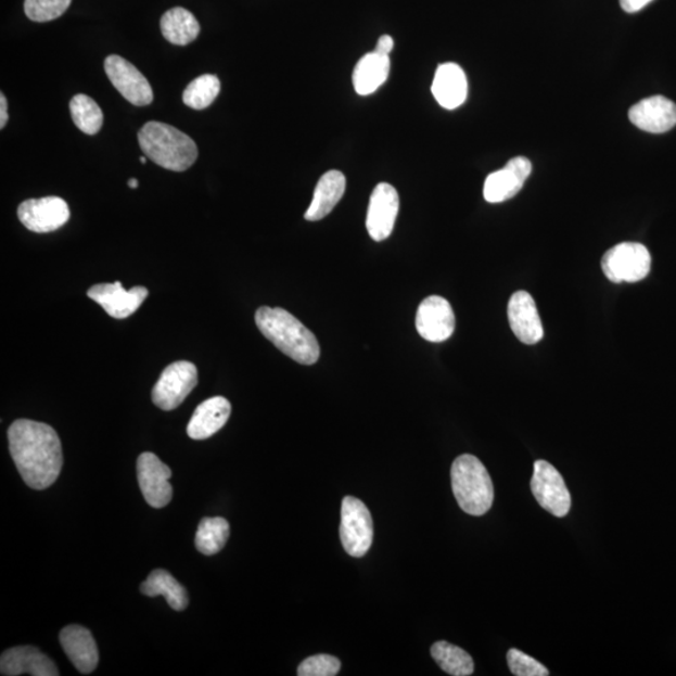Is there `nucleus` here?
<instances>
[{
  "label": "nucleus",
  "mask_w": 676,
  "mask_h": 676,
  "mask_svg": "<svg viewBox=\"0 0 676 676\" xmlns=\"http://www.w3.org/2000/svg\"><path fill=\"white\" fill-rule=\"evenodd\" d=\"M221 92V81L214 75H203L191 81L183 92V103L192 110L208 109Z\"/></svg>",
  "instance_id": "c85d7f7f"
},
{
  "label": "nucleus",
  "mask_w": 676,
  "mask_h": 676,
  "mask_svg": "<svg viewBox=\"0 0 676 676\" xmlns=\"http://www.w3.org/2000/svg\"><path fill=\"white\" fill-rule=\"evenodd\" d=\"M161 30L163 37L170 44L183 47L197 39L201 27L199 21L195 20V16L190 11L177 7L163 14Z\"/></svg>",
  "instance_id": "b1692460"
},
{
  "label": "nucleus",
  "mask_w": 676,
  "mask_h": 676,
  "mask_svg": "<svg viewBox=\"0 0 676 676\" xmlns=\"http://www.w3.org/2000/svg\"><path fill=\"white\" fill-rule=\"evenodd\" d=\"M87 295L102 306L113 319L124 320L132 316L149 296V290L137 286L125 290L120 282L94 284Z\"/></svg>",
  "instance_id": "f8f14e48"
},
{
  "label": "nucleus",
  "mask_w": 676,
  "mask_h": 676,
  "mask_svg": "<svg viewBox=\"0 0 676 676\" xmlns=\"http://www.w3.org/2000/svg\"><path fill=\"white\" fill-rule=\"evenodd\" d=\"M452 492L459 507L472 516L485 515L494 502V485L484 463L474 455H461L451 468Z\"/></svg>",
  "instance_id": "20e7f679"
},
{
  "label": "nucleus",
  "mask_w": 676,
  "mask_h": 676,
  "mask_svg": "<svg viewBox=\"0 0 676 676\" xmlns=\"http://www.w3.org/2000/svg\"><path fill=\"white\" fill-rule=\"evenodd\" d=\"M137 476L143 498L152 508L162 509L173 500L174 488L169 484L173 471L158 456L144 452L137 461Z\"/></svg>",
  "instance_id": "9b49d317"
},
{
  "label": "nucleus",
  "mask_w": 676,
  "mask_h": 676,
  "mask_svg": "<svg viewBox=\"0 0 676 676\" xmlns=\"http://www.w3.org/2000/svg\"><path fill=\"white\" fill-rule=\"evenodd\" d=\"M455 326V314L449 301L439 296L422 301L417 314V329L422 339L438 344L452 336Z\"/></svg>",
  "instance_id": "4468645a"
},
{
  "label": "nucleus",
  "mask_w": 676,
  "mask_h": 676,
  "mask_svg": "<svg viewBox=\"0 0 676 676\" xmlns=\"http://www.w3.org/2000/svg\"><path fill=\"white\" fill-rule=\"evenodd\" d=\"M0 673L5 676L29 674L33 676H59L51 658L35 647H16L4 651L0 658Z\"/></svg>",
  "instance_id": "a211bd4d"
},
{
  "label": "nucleus",
  "mask_w": 676,
  "mask_h": 676,
  "mask_svg": "<svg viewBox=\"0 0 676 676\" xmlns=\"http://www.w3.org/2000/svg\"><path fill=\"white\" fill-rule=\"evenodd\" d=\"M346 191V177L340 170H330L324 174L317 183L311 205H309L305 218L307 221H321L329 216L337 203L344 197Z\"/></svg>",
  "instance_id": "4be33fe9"
},
{
  "label": "nucleus",
  "mask_w": 676,
  "mask_h": 676,
  "mask_svg": "<svg viewBox=\"0 0 676 676\" xmlns=\"http://www.w3.org/2000/svg\"><path fill=\"white\" fill-rule=\"evenodd\" d=\"M393 49H394V39L386 35V36H382L379 39L378 46L377 48H374V52L390 55V53L393 52Z\"/></svg>",
  "instance_id": "72a5a7b5"
},
{
  "label": "nucleus",
  "mask_w": 676,
  "mask_h": 676,
  "mask_svg": "<svg viewBox=\"0 0 676 676\" xmlns=\"http://www.w3.org/2000/svg\"><path fill=\"white\" fill-rule=\"evenodd\" d=\"M230 537V524L224 518L202 519L197 534H195V548L203 556H215L225 548Z\"/></svg>",
  "instance_id": "bb28decb"
},
{
  "label": "nucleus",
  "mask_w": 676,
  "mask_h": 676,
  "mask_svg": "<svg viewBox=\"0 0 676 676\" xmlns=\"http://www.w3.org/2000/svg\"><path fill=\"white\" fill-rule=\"evenodd\" d=\"M104 71L111 84L122 97L136 107H144L153 102V89L150 81L132 63L112 54L104 61Z\"/></svg>",
  "instance_id": "1a4fd4ad"
},
{
  "label": "nucleus",
  "mask_w": 676,
  "mask_h": 676,
  "mask_svg": "<svg viewBox=\"0 0 676 676\" xmlns=\"http://www.w3.org/2000/svg\"><path fill=\"white\" fill-rule=\"evenodd\" d=\"M231 404L222 396L211 397L194 410L187 426V434L193 439H206L221 430L231 417Z\"/></svg>",
  "instance_id": "412c9836"
},
{
  "label": "nucleus",
  "mask_w": 676,
  "mask_h": 676,
  "mask_svg": "<svg viewBox=\"0 0 676 676\" xmlns=\"http://www.w3.org/2000/svg\"><path fill=\"white\" fill-rule=\"evenodd\" d=\"M508 664L511 673L516 676H548L550 674L547 666L518 649L509 650Z\"/></svg>",
  "instance_id": "2f4dec72"
},
{
  "label": "nucleus",
  "mask_w": 676,
  "mask_h": 676,
  "mask_svg": "<svg viewBox=\"0 0 676 676\" xmlns=\"http://www.w3.org/2000/svg\"><path fill=\"white\" fill-rule=\"evenodd\" d=\"M138 143L146 158L175 173H184L199 158L197 144L190 136L162 122H149L138 132Z\"/></svg>",
  "instance_id": "7ed1b4c3"
},
{
  "label": "nucleus",
  "mask_w": 676,
  "mask_h": 676,
  "mask_svg": "<svg viewBox=\"0 0 676 676\" xmlns=\"http://www.w3.org/2000/svg\"><path fill=\"white\" fill-rule=\"evenodd\" d=\"M508 317L512 332L523 344L535 345L543 340V322L531 293L518 291L511 296Z\"/></svg>",
  "instance_id": "dca6fc26"
},
{
  "label": "nucleus",
  "mask_w": 676,
  "mask_h": 676,
  "mask_svg": "<svg viewBox=\"0 0 676 676\" xmlns=\"http://www.w3.org/2000/svg\"><path fill=\"white\" fill-rule=\"evenodd\" d=\"M10 451L24 483L35 490H44L59 479L63 450L59 434L52 426L31 420H16L8 430Z\"/></svg>",
  "instance_id": "f257e3e1"
},
{
  "label": "nucleus",
  "mask_w": 676,
  "mask_h": 676,
  "mask_svg": "<svg viewBox=\"0 0 676 676\" xmlns=\"http://www.w3.org/2000/svg\"><path fill=\"white\" fill-rule=\"evenodd\" d=\"M69 110L73 122L81 132L88 136L100 132L104 120L103 112L91 97L86 94L73 97Z\"/></svg>",
  "instance_id": "cd10ccee"
},
{
  "label": "nucleus",
  "mask_w": 676,
  "mask_h": 676,
  "mask_svg": "<svg viewBox=\"0 0 676 676\" xmlns=\"http://www.w3.org/2000/svg\"><path fill=\"white\" fill-rule=\"evenodd\" d=\"M341 669V662L337 658L319 654L309 656L301 663L297 674L299 676H335Z\"/></svg>",
  "instance_id": "7c9ffc66"
},
{
  "label": "nucleus",
  "mask_w": 676,
  "mask_h": 676,
  "mask_svg": "<svg viewBox=\"0 0 676 676\" xmlns=\"http://www.w3.org/2000/svg\"><path fill=\"white\" fill-rule=\"evenodd\" d=\"M68 203L61 197L28 200L18 207L20 221L27 230L36 233H49L60 230L69 221Z\"/></svg>",
  "instance_id": "9d476101"
},
{
  "label": "nucleus",
  "mask_w": 676,
  "mask_h": 676,
  "mask_svg": "<svg viewBox=\"0 0 676 676\" xmlns=\"http://www.w3.org/2000/svg\"><path fill=\"white\" fill-rule=\"evenodd\" d=\"M601 267L608 279L614 283L639 282L650 272V252L641 243H618L602 257Z\"/></svg>",
  "instance_id": "39448f33"
},
{
  "label": "nucleus",
  "mask_w": 676,
  "mask_h": 676,
  "mask_svg": "<svg viewBox=\"0 0 676 676\" xmlns=\"http://www.w3.org/2000/svg\"><path fill=\"white\" fill-rule=\"evenodd\" d=\"M8 124V102L3 93H0V129H4Z\"/></svg>",
  "instance_id": "f704fd0d"
},
{
  "label": "nucleus",
  "mask_w": 676,
  "mask_h": 676,
  "mask_svg": "<svg viewBox=\"0 0 676 676\" xmlns=\"http://www.w3.org/2000/svg\"><path fill=\"white\" fill-rule=\"evenodd\" d=\"M199 384V371L190 361H177L163 370L152 391V401L163 411L181 405Z\"/></svg>",
  "instance_id": "0eeeda50"
},
{
  "label": "nucleus",
  "mask_w": 676,
  "mask_h": 676,
  "mask_svg": "<svg viewBox=\"0 0 676 676\" xmlns=\"http://www.w3.org/2000/svg\"><path fill=\"white\" fill-rule=\"evenodd\" d=\"M629 119L646 132L665 133L676 126V104L663 95L649 97L633 105Z\"/></svg>",
  "instance_id": "f3484780"
},
{
  "label": "nucleus",
  "mask_w": 676,
  "mask_h": 676,
  "mask_svg": "<svg viewBox=\"0 0 676 676\" xmlns=\"http://www.w3.org/2000/svg\"><path fill=\"white\" fill-rule=\"evenodd\" d=\"M255 321L263 335L281 353L301 365H314L320 358V345L314 332L281 307H259Z\"/></svg>",
  "instance_id": "f03ea898"
},
{
  "label": "nucleus",
  "mask_w": 676,
  "mask_h": 676,
  "mask_svg": "<svg viewBox=\"0 0 676 676\" xmlns=\"http://www.w3.org/2000/svg\"><path fill=\"white\" fill-rule=\"evenodd\" d=\"M533 173L532 162L525 157L510 160L500 170L488 175L484 184V197L490 203H501L523 190L526 179Z\"/></svg>",
  "instance_id": "2eb2a0df"
},
{
  "label": "nucleus",
  "mask_w": 676,
  "mask_h": 676,
  "mask_svg": "<svg viewBox=\"0 0 676 676\" xmlns=\"http://www.w3.org/2000/svg\"><path fill=\"white\" fill-rule=\"evenodd\" d=\"M468 78L465 72L456 63L439 65L433 81V94L442 107L456 110L465 103L468 98Z\"/></svg>",
  "instance_id": "aec40b11"
},
{
  "label": "nucleus",
  "mask_w": 676,
  "mask_h": 676,
  "mask_svg": "<svg viewBox=\"0 0 676 676\" xmlns=\"http://www.w3.org/2000/svg\"><path fill=\"white\" fill-rule=\"evenodd\" d=\"M61 646L69 661L81 674H91L95 671L98 649L93 635L84 626L69 625L60 634Z\"/></svg>",
  "instance_id": "6ab92c4d"
},
{
  "label": "nucleus",
  "mask_w": 676,
  "mask_h": 676,
  "mask_svg": "<svg viewBox=\"0 0 676 676\" xmlns=\"http://www.w3.org/2000/svg\"><path fill=\"white\" fill-rule=\"evenodd\" d=\"M341 543L348 556L362 558L373 541V523L368 507L353 496H346L341 508Z\"/></svg>",
  "instance_id": "423d86ee"
},
{
  "label": "nucleus",
  "mask_w": 676,
  "mask_h": 676,
  "mask_svg": "<svg viewBox=\"0 0 676 676\" xmlns=\"http://www.w3.org/2000/svg\"><path fill=\"white\" fill-rule=\"evenodd\" d=\"M129 189L136 190L138 187V181L136 178H130L128 181Z\"/></svg>",
  "instance_id": "c9c22d12"
},
{
  "label": "nucleus",
  "mask_w": 676,
  "mask_h": 676,
  "mask_svg": "<svg viewBox=\"0 0 676 676\" xmlns=\"http://www.w3.org/2000/svg\"><path fill=\"white\" fill-rule=\"evenodd\" d=\"M431 655L442 669L454 676H469L474 673L475 664L468 651L450 645L447 641H437L431 647Z\"/></svg>",
  "instance_id": "a878e982"
},
{
  "label": "nucleus",
  "mask_w": 676,
  "mask_h": 676,
  "mask_svg": "<svg viewBox=\"0 0 676 676\" xmlns=\"http://www.w3.org/2000/svg\"><path fill=\"white\" fill-rule=\"evenodd\" d=\"M72 0H24V12L33 22L44 23L60 18Z\"/></svg>",
  "instance_id": "c756f323"
},
{
  "label": "nucleus",
  "mask_w": 676,
  "mask_h": 676,
  "mask_svg": "<svg viewBox=\"0 0 676 676\" xmlns=\"http://www.w3.org/2000/svg\"><path fill=\"white\" fill-rule=\"evenodd\" d=\"M141 591L143 596L150 598L165 597L169 607L177 612H182L189 607L187 590L166 570H154L141 585Z\"/></svg>",
  "instance_id": "393cba45"
},
{
  "label": "nucleus",
  "mask_w": 676,
  "mask_h": 676,
  "mask_svg": "<svg viewBox=\"0 0 676 676\" xmlns=\"http://www.w3.org/2000/svg\"><path fill=\"white\" fill-rule=\"evenodd\" d=\"M653 2V0H621V5L626 13H637Z\"/></svg>",
  "instance_id": "473e14b6"
},
{
  "label": "nucleus",
  "mask_w": 676,
  "mask_h": 676,
  "mask_svg": "<svg viewBox=\"0 0 676 676\" xmlns=\"http://www.w3.org/2000/svg\"><path fill=\"white\" fill-rule=\"evenodd\" d=\"M140 162L142 163V165H144V163L146 162V157H141Z\"/></svg>",
  "instance_id": "e433bc0d"
},
{
  "label": "nucleus",
  "mask_w": 676,
  "mask_h": 676,
  "mask_svg": "<svg viewBox=\"0 0 676 676\" xmlns=\"http://www.w3.org/2000/svg\"><path fill=\"white\" fill-rule=\"evenodd\" d=\"M400 199L393 186L380 183L371 194L366 228L373 241H385L394 231Z\"/></svg>",
  "instance_id": "ddd939ff"
},
{
  "label": "nucleus",
  "mask_w": 676,
  "mask_h": 676,
  "mask_svg": "<svg viewBox=\"0 0 676 676\" xmlns=\"http://www.w3.org/2000/svg\"><path fill=\"white\" fill-rule=\"evenodd\" d=\"M390 55L371 52L356 64L353 84L356 93L370 95L385 84L390 75Z\"/></svg>",
  "instance_id": "5701e85b"
},
{
  "label": "nucleus",
  "mask_w": 676,
  "mask_h": 676,
  "mask_svg": "<svg viewBox=\"0 0 676 676\" xmlns=\"http://www.w3.org/2000/svg\"><path fill=\"white\" fill-rule=\"evenodd\" d=\"M532 492L540 507L553 516L565 518L572 508V496L560 472L545 460L534 463Z\"/></svg>",
  "instance_id": "6e6552de"
}]
</instances>
